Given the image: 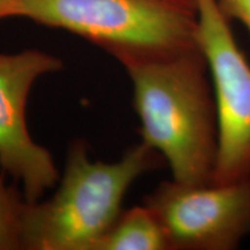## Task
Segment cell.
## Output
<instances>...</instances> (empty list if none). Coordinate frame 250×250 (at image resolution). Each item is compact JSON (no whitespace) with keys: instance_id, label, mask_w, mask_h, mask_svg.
I'll return each instance as SVG.
<instances>
[{"instance_id":"cell-1","label":"cell","mask_w":250,"mask_h":250,"mask_svg":"<svg viewBox=\"0 0 250 250\" xmlns=\"http://www.w3.org/2000/svg\"><path fill=\"white\" fill-rule=\"evenodd\" d=\"M125 71L132 83L142 142L164 156L176 182L213 183L218 117L202 50Z\"/></svg>"},{"instance_id":"cell-8","label":"cell","mask_w":250,"mask_h":250,"mask_svg":"<svg viewBox=\"0 0 250 250\" xmlns=\"http://www.w3.org/2000/svg\"><path fill=\"white\" fill-rule=\"evenodd\" d=\"M0 169V250H22V225L27 199L5 181Z\"/></svg>"},{"instance_id":"cell-2","label":"cell","mask_w":250,"mask_h":250,"mask_svg":"<svg viewBox=\"0 0 250 250\" xmlns=\"http://www.w3.org/2000/svg\"><path fill=\"white\" fill-rule=\"evenodd\" d=\"M165 162L144 142L127 148L118 161H93L85 140H73L54 195L27 201L22 250H95L120 217L122 202L134 181Z\"/></svg>"},{"instance_id":"cell-4","label":"cell","mask_w":250,"mask_h":250,"mask_svg":"<svg viewBox=\"0 0 250 250\" xmlns=\"http://www.w3.org/2000/svg\"><path fill=\"white\" fill-rule=\"evenodd\" d=\"M197 42L212 79L218 117V156L212 184L250 177V64L218 0H195Z\"/></svg>"},{"instance_id":"cell-9","label":"cell","mask_w":250,"mask_h":250,"mask_svg":"<svg viewBox=\"0 0 250 250\" xmlns=\"http://www.w3.org/2000/svg\"><path fill=\"white\" fill-rule=\"evenodd\" d=\"M218 5L228 20L241 22L250 34V0H218Z\"/></svg>"},{"instance_id":"cell-5","label":"cell","mask_w":250,"mask_h":250,"mask_svg":"<svg viewBox=\"0 0 250 250\" xmlns=\"http://www.w3.org/2000/svg\"><path fill=\"white\" fill-rule=\"evenodd\" d=\"M170 250H233L250 235V177L227 184L164 181L144 197Z\"/></svg>"},{"instance_id":"cell-6","label":"cell","mask_w":250,"mask_h":250,"mask_svg":"<svg viewBox=\"0 0 250 250\" xmlns=\"http://www.w3.org/2000/svg\"><path fill=\"white\" fill-rule=\"evenodd\" d=\"M62 67L61 58L42 50L0 54V169L21 183L28 202L42 199L59 181L54 155L28 130V96L39 78Z\"/></svg>"},{"instance_id":"cell-7","label":"cell","mask_w":250,"mask_h":250,"mask_svg":"<svg viewBox=\"0 0 250 250\" xmlns=\"http://www.w3.org/2000/svg\"><path fill=\"white\" fill-rule=\"evenodd\" d=\"M95 250H170L155 215L145 205L121 212Z\"/></svg>"},{"instance_id":"cell-11","label":"cell","mask_w":250,"mask_h":250,"mask_svg":"<svg viewBox=\"0 0 250 250\" xmlns=\"http://www.w3.org/2000/svg\"><path fill=\"white\" fill-rule=\"evenodd\" d=\"M191 1H193V2H195V0H191ZM195 4H196V2H195Z\"/></svg>"},{"instance_id":"cell-3","label":"cell","mask_w":250,"mask_h":250,"mask_svg":"<svg viewBox=\"0 0 250 250\" xmlns=\"http://www.w3.org/2000/svg\"><path fill=\"white\" fill-rule=\"evenodd\" d=\"M13 17L83 37L125 70L199 49L191 0H17Z\"/></svg>"},{"instance_id":"cell-10","label":"cell","mask_w":250,"mask_h":250,"mask_svg":"<svg viewBox=\"0 0 250 250\" xmlns=\"http://www.w3.org/2000/svg\"><path fill=\"white\" fill-rule=\"evenodd\" d=\"M15 1L17 0H0V20L6 18H12Z\"/></svg>"}]
</instances>
